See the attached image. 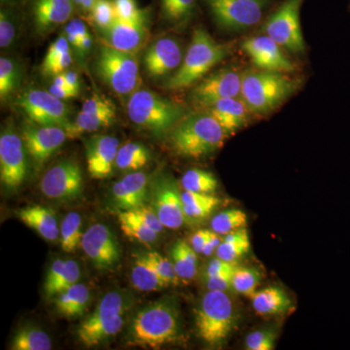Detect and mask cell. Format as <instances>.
I'll use <instances>...</instances> for the list:
<instances>
[{"instance_id":"6da1fadb","label":"cell","mask_w":350,"mask_h":350,"mask_svg":"<svg viewBox=\"0 0 350 350\" xmlns=\"http://www.w3.org/2000/svg\"><path fill=\"white\" fill-rule=\"evenodd\" d=\"M181 334L180 313L174 298L165 297L144 306L133 317L128 345L160 349L176 342Z\"/></svg>"},{"instance_id":"7a4b0ae2","label":"cell","mask_w":350,"mask_h":350,"mask_svg":"<svg viewBox=\"0 0 350 350\" xmlns=\"http://www.w3.org/2000/svg\"><path fill=\"white\" fill-rule=\"evenodd\" d=\"M227 135L213 116L202 112L181 119L170 131V140L178 155L200 159L221 148Z\"/></svg>"},{"instance_id":"3957f363","label":"cell","mask_w":350,"mask_h":350,"mask_svg":"<svg viewBox=\"0 0 350 350\" xmlns=\"http://www.w3.org/2000/svg\"><path fill=\"white\" fill-rule=\"evenodd\" d=\"M229 53L230 46L217 42L204 29H196L180 68L170 76L165 89L178 91L197 84Z\"/></svg>"},{"instance_id":"277c9868","label":"cell","mask_w":350,"mask_h":350,"mask_svg":"<svg viewBox=\"0 0 350 350\" xmlns=\"http://www.w3.org/2000/svg\"><path fill=\"white\" fill-rule=\"evenodd\" d=\"M295 80L282 72L247 69L243 72L241 98L254 114L275 110L297 89Z\"/></svg>"},{"instance_id":"5b68a950","label":"cell","mask_w":350,"mask_h":350,"mask_svg":"<svg viewBox=\"0 0 350 350\" xmlns=\"http://www.w3.org/2000/svg\"><path fill=\"white\" fill-rule=\"evenodd\" d=\"M237 321L236 306L225 291L208 290L196 308L198 336L213 347L224 344L236 328Z\"/></svg>"},{"instance_id":"8992f818","label":"cell","mask_w":350,"mask_h":350,"mask_svg":"<svg viewBox=\"0 0 350 350\" xmlns=\"http://www.w3.org/2000/svg\"><path fill=\"white\" fill-rule=\"evenodd\" d=\"M131 299L123 292L111 291L105 296L77 330L79 342L86 347H98L115 337L123 329Z\"/></svg>"},{"instance_id":"52a82bcc","label":"cell","mask_w":350,"mask_h":350,"mask_svg":"<svg viewBox=\"0 0 350 350\" xmlns=\"http://www.w3.org/2000/svg\"><path fill=\"white\" fill-rule=\"evenodd\" d=\"M126 111L133 123L156 135L172 130L183 114L180 105L148 90L133 92Z\"/></svg>"},{"instance_id":"ba28073f","label":"cell","mask_w":350,"mask_h":350,"mask_svg":"<svg viewBox=\"0 0 350 350\" xmlns=\"http://www.w3.org/2000/svg\"><path fill=\"white\" fill-rule=\"evenodd\" d=\"M96 73L118 94L133 93L139 83V64L135 53L101 46L96 62Z\"/></svg>"},{"instance_id":"9c48e42d","label":"cell","mask_w":350,"mask_h":350,"mask_svg":"<svg viewBox=\"0 0 350 350\" xmlns=\"http://www.w3.org/2000/svg\"><path fill=\"white\" fill-rule=\"evenodd\" d=\"M301 5V0H285L262 27L266 36L280 47L296 54L306 49L300 23Z\"/></svg>"},{"instance_id":"30bf717a","label":"cell","mask_w":350,"mask_h":350,"mask_svg":"<svg viewBox=\"0 0 350 350\" xmlns=\"http://www.w3.org/2000/svg\"><path fill=\"white\" fill-rule=\"evenodd\" d=\"M214 20L227 31H238L259 24L269 0H206Z\"/></svg>"},{"instance_id":"8fae6325","label":"cell","mask_w":350,"mask_h":350,"mask_svg":"<svg viewBox=\"0 0 350 350\" xmlns=\"http://www.w3.org/2000/svg\"><path fill=\"white\" fill-rule=\"evenodd\" d=\"M16 103L36 125L57 126L66 130L71 123L68 107L49 91L29 90L21 94Z\"/></svg>"},{"instance_id":"7c38bea8","label":"cell","mask_w":350,"mask_h":350,"mask_svg":"<svg viewBox=\"0 0 350 350\" xmlns=\"http://www.w3.org/2000/svg\"><path fill=\"white\" fill-rule=\"evenodd\" d=\"M181 194L176 181L169 175H160L152 183L151 207L167 229H179L185 223Z\"/></svg>"},{"instance_id":"4fadbf2b","label":"cell","mask_w":350,"mask_h":350,"mask_svg":"<svg viewBox=\"0 0 350 350\" xmlns=\"http://www.w3.org/2000/svg\"><path fill=\"white\" fill-rule=\"evenodd\" d=\"M82 250L98 271H109L122 257L116 237L107 225L94 224L83 234Z\"/></svg>"},{"instance_id":"5bb4252c","label":"cell","mask_w":350,"mask_h":350,"mask_svg":"<svg viewBox=\"0 0 350 350\" xmlns=\"http://www.w3.org/2000/svg\"><path fill=\"white\" fill-rule=\"evenodd\" d=\"M23 137L12 128L6 129L0 135V179L8 189L22 185L27 176V165Z\"/></svg>"},{"instance_id":"9a60e30c","label":"cell","mask_w":350,"mask_h":350,"mask_svg":"<svg viewBox=\"0 0 350 350\" xmlns=\"http://www.w3.org/2000/svg\"><path fill=\"white\" fill-rule=\"evenodd\" d=\"M84 180L79 165L66 161L57 163L43 175L40 182L41 192L48 199L72 200L82 194Z\"/></svg>"},{"instance_id":"2e32d148","label":"cell","mask_w":350,"mask_h":350,"mask_svg":"<svg viewBox=\"0 0 350 350\" xmlns=\"http://www.w3.org/2000/svg\"><path fill=\"white\" fill-rule=\"evenodd\" d=\"M241 84L243 73L231 68L220 69L196 84L192 98L200 107L223 98H239Z\"/></svg>"},{"instance_id":"e0dca14e","label":"cell","mask_w":350,"mask_h":350,"mask_svg":"<svg viewBox=\"0 0 350 350\" xmlns=\"http://www.w3.org/2000/svg\"><path fill=\"white\" fill-rule=\"evenodd\" d=\"M243 50L257 68L275 72L290 73L294 64L283 54L282 47L267 36L245 39Z\"/></svg>"},{"instance_id":"ac0fdd59","label":"cell","mask_w":350,"mask_h":350,"mask_svg":"<svg viewBox=\"0 0 350 350\" xmlns=\"http://www.w3.org/2000/svg\"><path fill=\"white\" fill-rule=\"evenodd\" d=\"M22 137L34 162L43 163L64 144L68 133L61 126L27 124L23 128Z\"/></svg>"},{"instance_id":"d6986e66","label":"cell","mask_w":350,"mask_h":350,"mask_svg":"<svg viewBox=\"0 0 350 350\" xmlns=\"http://www.w3.org/2000/svg\"><path fill=\"white\" fill-rule=\"evenodd\" d=\"M181 46L175 39H158L147 48L144 57L146 72L154 78L163 77L176 71L183 62Z\"/></svg>"},{"instance_id":"ffe728a7","label":"cell","mask_w":350,"mask_h":350,"mask_svg":"<svg viewBox=\"0 0 350 350\" xmlns=\"http://www.w3.org/2000/svg\"><path fill=\"white\" fill-rule=\"evenodd\" d=\"M119 148L118 138L110 135H94L87 140V169L92 178L105 179L111 174Z\"/></svg>"},{"instance_id":"44dd1931","label":"cell","mask_w":350,"mask_h":350,"mask_svg":"<svg viewBox=\"0 0 350 350\" xmlns=\"http://www.w3.org/2000/svg\"><path fill=\"white\" fill-rule=\"evenodd\" d=\"M148 185V177L144 172H133L126 174L113 185V206L118 211H128L144 206L149 199Z\"/></svg>"},{"instance_id":"7402d4cb","label":"cell","mask_w":350,"mask_h":350,"mask_svg":"<svg viewBox=\"0 0 350 350\" xmlns=\"http://www.w3.org/2000/svg\"><path fill=\"white\" fill-rule=\"evenodd\" d=\"M147 19L124 21L117 19L105 31L107 45L115 49L135 53L148 36Z\"/></svg>"},{"instance_id":"603a6c76","label":"cell","mask_w":350,"mask_h":350,"mask_svg":"<svg viewBox=\"0 0 350 350\" xmlns=\"http://www.w3.org/2000/svg\"><path fill=\"white\" fill-rule=\"evenodd\" d=\"M202 108L220 124L228 135L243 128L251 112L241 96L213 101Z\"/></svg>"},{"instance_id":"cb8c5ba5","label":"cell","mask_w":350,"mask_h":350,"mask_svg":"<svg viewBox=\"0 0 350 350\" xmlns=\"http://www.w3.org/2000/svg\"><path fill=\"white\" fill-rule=\"evenodd\" d=\"M72 0H34L32 15L41 31L55 29L70 19L73 13Z\"/></svg>"},{"instance_id":"d4e9b609","label":"cell","mask_w":350,"mask_h":350,"mask_svg":"<svg viewBox=\"0 0 350 350\" xmlns=\"http://www.w3.org/2000/svg\"><path fill=\"white\" fill-rule=\"evenodd\" d=\"M81 276L79 265L71 259H57L52 262L45 282L44 292L48 298L56 297L78 283Z\"/></svg>"},{"instance_id":"484cf974","label":"cell","mask_w":350,"mask_h":350,"mask_svg":"<svg viewBox=\"0 0 350 350\" xmlns=\"http://www.w3.org/2000/svg\"><path fill=\"white\" fill-rule=\"evenodd\" d=\"M16 214L24 224L38 232L46 241H55L59 238L61 230L52 209L34 204L23 207Z\"/></svg>"},{"instance_id":"4316f807","label":"cell","mask_w":350,"mask_h":350,"mask_svg":"<svg viewBox=\"0 0 350 350\" xmlns=\"http://www.w3.org/2000/svg\"><path fill=\"white\" fill-rule=\"evenodd\" d=\"M91 300V292L83 283H76L55 299L57 312L64 319H75L82 317L87 312Z\"/></svg>"},{"instance_id":"83f0119b","label":"cell","mask_w":350,"mask_h":350,"mask_svg":"<svg viewBox=\"0 0 350 350\" xmlns=\"http://www.w3.org/2000/svg\"><path fill=\"white\" fill-rule=\"evenodd\" d=\"M253 310L262 317L282 314L292 308L290 297L282 288L269 286L257 290L250 297Z\"/></svg>"},{"instance_id":"f1b7e54d","label":"cell","mask_w":350,"mask_h":350,"mask_svg":"<svg viewBox=\"0 0 350 350\" xmlns=\"http://www.w3.org/2000/svg\"><path fill=\"white\" fill-rule=\"evenodd\" d=\"M131 280L133 287L139 291H159L167 287V283L152 266L146 253L135 255L131 267Z\"/></svg>"},{"instance_id":"f546056e","label":"cell","mask_w":350,"mask_h":350,"mask_svg":"<svg viewBox=\"0 0 350 350\" xmlns=\"http://www.w3.org/2000/svg\"><path fill=\"white\" fill-rule=\"evenodd\" d=\"M115 111L86 112L82 111L76 117L75 122H71L66 129L68 137L75 138L85 133H92L107 128L115 119Z\"/></svg>"},{"instance_id":"4dcf8cb0","label":"cell","mask_w":350,"mask_h":350,"mask_svg":"<svg viewBox=\"0 0 350 350\" xmlns=\"http://www.w3.org/2000/svg\"><path fill=\"white\" fill-rule=\"evenodd\" d=\"M251 243L247 229L238 230L226 234L217 250L216 257L227 262H236L250 251Z\"/></svg>"},{"instance_id":"1f68e13d","label":"cell","mask_w":350,"mask_h":350,"mask_svg":"<svg viewBox=\"0 0 350 350\" xmlns=\"http://www.w3.org/2000/svg\"><path fill=\"white\" fill-rule=\"evenodd\" d=\"M150 152L144 145L128 142L120 146L115 167L123 172H138L150 161Z\"/></svg>"},{"instance_id":"d6a6232c","label":"cell","mask_w":350,"mask_h":350,"mask_svg":"<svg viewBox=\"0 0 350 350\" xmlns=\"http://www.w3.org/2000/svg\"><path fill=\"white\" fill-rule=\"evenodd\" d=\"M198 253L185 241H179L172 250V261L177 275L182 280H191L197 275Z\"/></svg>"},{"instance_id":"836d02e7","label":"cell","mask_w":350,"mask_h":350,"mask_svg":"<svg viewBox=\"0 0 350 350\" xmlns=\"http://www.w3.org/2000/svg\"><path fill=\"white\" fill-rule=\"evenodd\" d=\"M10 349L12 350H49L52 340L46 332L36 326L25 325L14 335Z\"/></svg>"},{"instance_id":"e575fe53","label":"cell","mask_w":350,"mask_h":350,"mask_svg":"<svg viewBox=\"0 0 350 350\" xmlns=\"http://www.w3.org/2000/svg\"><path fill=\"white\" fill-rule=\"evenodd\" d=\"M118 220L122 231L128 238L144 244L155 243L158 239V232L152 230L131 211H119Z\"/></svg>"},{"instance_id":"d590c367","label":"cell","mask_w":350,"mask_h":350,"mask_svg":"<svg viewBox=\"0 0 350 350\" xmlns=\"http://www.w3.org/2000/svg\"><path fill=\"white\" fill-rule=\"evenodd\" d=\"M182 188L191 192L213 195L218 188V180L211 172L206 170H189L181 177Z\"/></svg>"},{"instance_id":"8d00e7d4","label":"cell","mask_w":350,"mask_h":350,"mask_svg":"<svg viewBox=\"0 0 350 350\" xmlns=\"http://www.w3.org/2000/svg\"><path fill=\"white\" fill-rule=\"evenodd\" d=\"M82 218L79 213H69L64 218L61 225V245L66 252H75L81 244L83 234L81 231Z\"/></svg>"},{"instance_id":"74e56055","label":"cell","mask_w":350,"mask_h":350,"mask_svg":"<svg viewBox=\"0 0 350 350\" xmlns=\"http://www.w3.org/2000/svg\"><path fill=\"white\" fill-rule=\"evenodd\" d=\"M163 19L175 25H185L194 15L196 0H161Z\"/></svg>"},{"instance_id":"f35d334b","label":"cell","mask_w":350,"mask_h":350,"mask_svg":"<svg viewBox=\"0 0 350 350\" xmlns=\"http://www.w3.org/2000/svg\"><path fill=\"white\" fill-rule=\"evenodd\" d=\"M262 273L252 267H237L232 275V289L239 295L250 298L259 286Z\"/></svg>"},{"instance_id":"ab89813d","label":"cell","mask_w":350,"mask_h":350,"mask_svg":"<svg viewBox=\"0 0 350 350\" xmlns=\"http://www.w3.org/2000/svg\"><path fill=\"white\" fill-rule=\"evenodd\" d=\"M247 226V215L241 209H229L214 216L211 222V230L220 236H226Z\"/></svg>"},{"instance_id":"60d3db41","label":"cell","mask_w":350,"mask_h":350,"mask_svg":"<svg viewBox=\"0 0 350 350\" xmlns=\"http://www.w3.org/2000/svg\"><path fill=\"white\" fill-rule=\"evenodd\" d=\"M21 82L19 64L12 59L1 57L0 59V98L5 100L14 93Z\"/></svg>"},{"instance_id":"b9f144b4","label":"cell","mask_w":350,"mask_h":350,"mask_svg":"<svg viewBox=\"0 0 350 350\" xmlns=\"http://www.w3.org/2000/svg\"><path fill=\"white\" fill-rule=\"evenodd\" d=\"M92 20L96 27L107 31L117 20L113 0H96L91 9Z\"/></svg>"},{"instance_id":"7bdbcfd3","label":"cell","mask_w":350,"mask_h":350,"mask_svg":"<svg viewBox=\"0 0 350 350\" xmlns=\"http://www.w3.org/2000/svg\"><path fill=\"white\" fill-rule=\"evenodd\" d=\"M146 254L149 261L151 262L152 266L155 269L163 282L167 283V286L170 284L176 285L178 283L180 278L177 275L172 261L162 256L160 253L156 252V251L147 252Z\"/></svg>"},{"instance_id":"ee69618b","label":"cell","mask_w":350,"mask_h":350,"mask_svg":"<svg viewBox=\"0 0 350 350\" xmlns=\"http://www.w3.org/2000/svg\"><path fill=\"white\" fill-rule=\"evenodd\" d=\"M276 333L273 329H262L246 336L244 347L247 350L275 349Z\"/></svg>"},{"instance_id":"f6af8a7d","label":"cell","mask_w":350,"mask_h":350,"mask_svg":"<svg viewBox=\"0 0 350 350\" xmlns=\"http://www.w3.org/2000/svg\"><path fill=\"white\" fill-rule=\"evenodd\" d=\"M17 27L12 14L2 9L0 12V47L2 49L10 47L15 42Z\"/></svg>"},{"instance_id":"bcb514c9","label":"cell","mask_w":350,"mask_h":350,"mask_svg":"<svg viewBox=\"0 0 350 350\" xmlns=\"http://www.w3.org/2000/svg\"><path fill=\"white\" fill-rule=\"evenodd\" d=\"M117 19L124 21L147 19L146 11L138 8L135 0H113Z\"/></svg>"},{"instance_id":"7dc6e473","label":"cell","mask_w":350,"mask_h":350,"mask_svg":"<svg viewBox=\"0 0 350 350\" xmlns=\"http://www.w3.org/2000/svg\"><path fill=\"white\" fill-rule=\"evenodd\" d=\"M221 200L197 204V206H183L186 220L200 221L208 217L220 206Z\"/></svg>"},{"instance_id":"c3c4849f","label":"cell","mask_w":350,"mask_h":350,"mask_svg":"<svg viewBox=\"0 0 350 350\" xmlns=\"http://www.w3.org/2000/svg\"><path fill=\"white\" fill-rule=\"evenodd\" d=\"M131 211L133 215L137 216V218H139L142 222H144L145 224L150 227L152 230L160 234L165 229V226L163 225V223L161 222L160 219H159L158 215H157L154 209L152 207H149L147 206H142L140 207H137V208L133 209Z\"/></svg>"},{"instance_id":"681fc988","label":"cell","mask_w":350,"mask_h":350,"mask_svg":"<svg viewBox=\"0 0 350 350\" xmlns=\"http://www.w3.org/2000/svg\"><path fill=\"white\" fill-rule=\"evenodd\" d=\"M237 267H238V265L236 264V262H227L216 257L215 259L211 260L207 264L206 269H204V278L224 275V273H234Z\"/></svg>"},{"instance_id":"f907efd6","label":"cell","mask_w":350,"mask_h":350,"mask_svg":"<svg viewBox=\"0 0 350 350\" xmlns=\"http://www.w3.org/2000/svg\"><path fill=\"white\" fill-rule=\"evenodd\" d=\"M69 50H70V44H69L68 39L64 38V36H59L48 49L47 54L44 57L42 68L49 66L53 62L56 61L62 55Z\"/></svg>"},{"instance_id":"816d5d0a","label":"cell","mask_w":350,"mask_h":350,"mask_svg":"<svg viewBox=\"0 0 350 350\" xmlns=\"http://www.w3.org/2000/svg\"><path fill=\"white\" fill-rule=\"evenodd\" d=\"M234 273H224L204 278L207 290H217V291H228L232 289V280Z\"/></svg>"},{"instance_id":"f5cc1de1","label":"cell","mask_w":350,"mask_h":350,"mask_svg":"<svg viewBox=\"0 0 350 350\" xmlns=\"http://www.w3.org/2000/svg\"><path fill=\"white\" fill-rule=\"evenodd\" d=\"M71 63H72V55H71L70 50H69L49 66L42 68V72L45 75L56 76L59 73L64 72L70 66Z\"/></svg>"},{"instance_id":"db71d44e","label":"cell","mask_w":350,"mask_h":350,"mask_svg":"<svg viewBox=\"0 0 350 350\" xmlns=\"http://www.w3.org/2000/svg\"><path fill=\"white\" fill-rule=\"evenodd\" d=\"M82 111L86 112H108L115 111L114 105L111 101L101 96H96L85 101L82 107Z\"/></svg>"},{"instance_id":"11a10c76","label":"cell","mask_w":350,"mask_h":350,"mask_svg":"<svg viewBox=\"0 0 350 350\" xmlns=\"http://www.w3.org/2000/svg\"><path fill=\"white\" fill-rule=\"evenodd\" d=\"M211 234H213V230L211 231V230H199L193 234L192 239H191V245L198 254H202Z\"/></svg>"},{"instance_id":"9f6ffc18","label":"cell","mask_w":350,"mask_h":350,"mask_svg":"<svg viewBox=\"0 0 350 350\" xmlns=\"http://www.w3.org/2000/svg\"><path fill=\"white\" fill-rule=\"evenodd\" d=\"M51 94H54L56 98L62 100H69V98H76L78 96L77 92L73 91L68 87L57 86V85L52 84L49 87Z\"/></svg>"},{"instance_id":"6f0895ef","label":"cell","mask_w":350,"mask_h":350,"mask_svg":"<svg viewBox=\"0 0 350 350\" xmlns=\"http://www.w3.org/2000/svg\"><path fill=\"white\" fill-rule=\"evenodd\" d=\"M64 31H66V38L68 39L70 46L78 49L80 44V38L79 36H78L77 29H76L75 20L70 21V22L68 23Z\"/></svg>"},{"instance_id":"680465c9","label":"cell","mask_w":350,"mask_h":350,"mask_svg":"<svg viewBox=\"0 0 350 350\" xmlns=\"http://www.w3.org/2000/svg\"><path fill=\"white\" fill-rule=\"evenodd\" d=\"M220 234H216L213 231L211 239L207 241L206 245L204 246V250H202V255L204 256H211L214 252H216L219 245L222 243L223 238H221Z\"/></svg>"},{"instance_id":"91938a15","label":"cell","mask_w":350,"mask_h":350,"mask_svg":"<svg viewBox=\"0 0 350 350\" xmlns=\"http://www.w3.org/2000/svg\"><path fill=\"white\" fill-rule=\"evenodd\" d=\"M63 73L64 77H66V83H68V86L73 91L79 93V77H78L77 73L72 70H66Z\"/></svg>"},{"instance_id":"94428289","label":"cell","mask_w":350,"mask_h":350,"mask_svg":"<svg viewBox=\"0 0 350 350\" xmlns=\"http://www.w3.org/2000/svg\"><path fill=\"white\" fill-rule=\"evenodd\" d=\"M92 44H93V40H92L91 36H90V33L88 36H85L80 41L79 47H78V51H79L80 54L84 55L86 53L89 52L92 48Z\"/></svg>"},{"instance_id":"6125c7cd","label":"cell","mask_w":350,"mask_h":350,"mask_svg":"<svg viewBox=\"0 0 350 350\" xmlns=\"http://www.w3.org/2000/svg\"><path fill=\"white\" fill-rule=\"evenodd\" d=\"M96 0H82L81 7L85 11H91Z\"/></svg>"},{"instance_id":"be15d7a7","label":"cell","mask_w":350,"mask_h":350,"mask_svg":"<svg viewBox=\"0 0 350 350\" xmlns=\"http://www.w3.org/2000/svg\"><path fill=\"white\" fill-rule=\"evenodd\" d=\"M75 5L81 6L82 0H72Z\"/></svg>"},{"instance_id":"e7e4bbea","label":"cell","mask_w":350,"mask_h":350,"mask_svg":"<svg viewBox=\"0 0 350 350\" xmlns=\"http://www.w3.org/2000/svg\"><path fill=\"white\" fill-rule=\"evenodd\" d=\"M3 1H8V0H2V2Z\"/></svg>"}]
</instances>
